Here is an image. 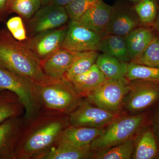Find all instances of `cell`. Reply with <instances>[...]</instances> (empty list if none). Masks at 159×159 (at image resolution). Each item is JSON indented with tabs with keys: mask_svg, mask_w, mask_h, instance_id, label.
I'll use <instances>...</instances> for the list:
<instances>
[{
	"mask_svg": "<svg viewBox=\"0 0 159 159\" xmlns=\"http://www.w3.org/2000/svg\"><path fill=\"white\" fill-rule=\"evenodd\" d=\"M40 87L35 83L6 69L0 64V91L7 90L18 97L25 108V123L37 116L42 107Z\"/></svg>",
	"mask_w": 159,
	"mask_h": 159,
	"instance_id": "obj_4",
	"label": "cell"
},
{
	"mask_svg": "<svg viewBox=\"0 0 159 159\" xmlns=\"http://www.w3.org/2000/svg\"><path fill=\"white\" fill-rule=\"evenodd\" d=\"M129 89V81L125 78L108 80L86 98L104 109L122 113L124 100Z\"/></svg>",
	"mask_w": 159,
	"mask_h": 159,
	"instance_id": "obj_7",
	"label": "cell"
},
{
	"mask_svg": "<svg viewBox=\"0 0 159 159\" xmlns=\"http://www.w3.org/2000/svg\"><path fill=\"white\" fill-rule=\"evenodd\" d=\"M70 17L64 6L50 4L43 6L28 20L30 37L66 25Z\"/></svg>",
	"mask_w": 159,
	"mask_h": 159,
	"instance_id": "obj_10",
	"label": "cell"
},
{
	"mask_svg": "<svg viewBox=\"0 0 159 159\" xmlns=\"http://www.w3.org/2000/svg\"><path fill=\"white\" fill-rule=\"evenodd\" d=\"M107 80L104 74L95 64L89 70L75 77L70 82L78 94L86 98Z\"/></svg>",
	"mask_w": 159,
	"mask_h": 159,
	"instance_id": "obj_19",
	"label": "cell"
},
{
	"mask_svg": "<svg viewBox=\"0 0 159 159\" xmlns=\"http://www.w3.org/2000/svg\"><path fill=\"white\" fill-rule=\"evenodd\" d=\"M7 29L13 38L20 42L28 39L26 29L20 16H16L9 19L6 22Z\"/></svg>",
	"mask_w": 159,
	"mask_h": 159,
	"instance_id": "obj_31",
	"label": "cell"
},
{
	"mask_svg": "<svg viewBox=\"0 0 159 159\" xmlns=\"http://www.w3.org/2000/svg\"><path fill=\"white\" fill-rule=\"evenodd\" d=\"M139 26V19L133 6L119 1L113 6L112 14L105 33L125 36Z\"/></svg>",
	"mask_w": 159,
	"mask_h": 159,
	"instance_id": "obj_12",
	"label": "cell"
},
{
	"mask_svg": "<svg viewBox=\"0 0 159 159\" xmlns=\"http://www.w3.org/2000/svg\"><path fill=\"white\" fill-rule=\"evenodd\" d=\"M67 29L65 25L44 31L22 42L42 62L61 48Z\"/></svg>",
	"mask_w": 159,
	"mask_h": 159,
	"instance_id": "obj_11",
	"label": "cell"
},
{
	"mask_svg": "<svg viewBox=\"0 0 159 159\" xmlns=\"http://www.w3.org/2000/svg\"><path fill=\"white\" fill-rule=\"evenodd\" d=\"M125 78L129 81L144 80L159 84V68L130 61L127 63Z\"/></svg>",
	"mask_w": 159,
	"mask_h": 159,
	"instance_id": "obj_26",
	"label": "cell"
},
{
	"mask_svg": "<svg viewBox=\"0 0 159 159\" xmlns=\"http://www.w3.org/2000/svg\"><path fill=\"white\" fill-rule=\"evenodd\" d=\"M43 109L69 115L84 101L70 82L58 80L40 87Z\"/></svg>",
	"mask_w": 159,
	"mask_h": 159,
	"instance_id": "obj_5",
	"label": "cell"
},
{
	"mask_svg": "<svg viewBox=\"0 0 159 159\" xmlns=\"http://www.w3.org/2000/svg\"><path fill=\"white\" fill-rule=\"evenodd\" d=\"M132 159H159V139L150 124L135 139Z\"/></svg>",
	"mask_w": 159,
	"mask_h": 159,
	"instance_id": "obj_15",
	"label": "cell"
},
{
	"mask_svg": "<svg viewBox=\"0 0 159 159\" xmlns=\"http://www.w3.org/2000/svg\"><path fill=\"white\" fill-rule=\"evenodd\" d=\"M40 1L42 2V5L44 6L51 4L52 0H40Z\"/></svg>",
	"mask_w": 159,
	"mask_h": 159,
	"instance_id": "obj_36",
	"label": "cell"
},
{
	"mask_svg": "<svg viewBox=\"0 0 159 159\" xmlns=\"http://www.w3.org/2000/svg\"><path fill=\"white\" fill-rule=\"evenodd\" d=\"M70 125L69 115L42 108L35 118L25 123L15 159H40L56 146L61 134Z\"/></svg>",
	"mask_w": 159,
	"mask_h": 159,
	"instance_id": "obj_1",
	"label": "cell"
},
{
	"mask_svg": "<svg viewBox=\"0 0 159 159\" xmlns=\"http://www.w3.org/2000/svg\"><path fill=\"white\" fill-rule=\"evenodd\" d=\"M155 35L152 28L139 26L125 36L130 61L136 59L144 52Z\"/></svg>",
	"mask_w": 159,
	"mask_h": 159,
	"instance_id": "obj_18",
	"label": "cell"
},
{
	"mask_svg": "<svg viewBox=\"0 0 159 159\" xmlns=\"http://www.w3.org/2000/svg\"><path fill=\"white\" fill-rule=\"evenodd\" d=\"M96 64L108 80L125 78L127 63L107 54H99Z\"/></svg>",
	"mask_w": 159,
	"mask_h": 159,
	"instance_id": "obj_24",
	"label": "cell"
},
{
	"mask_svg": "<svg viewBox=\"0 0 159 159\" xmlns=\"http://www.w3.org/2000/svg\"><path fill=\"white\" fill-rule=\"evenodd\" d=\"M73 1L74 0H52L51 4L56 6L65 7Z\"/></svg>",
	"mask_w": 159,
	"mask_h": 159,
	"instance_id": "obj_34",
	"label": "cell"
},
{
	"mask_svg": "<svg viewBox=\"0 0 159 159\" xmlns=\"http://www.w3.org/2000/svg\"><path fill=\"white\" fill-rule=\"evenodd\" d=\"M151 124L159 139V104L152 110Z\"/></svg>",
	"mask_w": 159,
	"mask_h": 159,
	"instance_id": "obj_32",
	"label": "cell"
},
{
	"mask_svg": "<svg viewBox=\"0 0 159 159\" xmlns=\"http://www.w3.org/2000/svg\"><path fill=\"white\" fill-rule=\"evenodd\" d=\"M40 0H9L7 5L8 14L16 13L23 19L29 20L40 8Z\"/></svg>",
	"mask_w": 159,
	"mask_h": 159,
	"instance_id": "obj_28",
	"label": "cell"
},
{
	"mask_svg": "<svg viewBox=\"0 0 159 159\" xmlns=\"http://www.w3.org/2000/svg\"><path fill=\"white\" fill-rule=\"evenodd\" d=\"M86 28L77 21H71L61 48L74 52L98 51L100 41L106 35Z\"/></svg>",
	"mask_w": 159,
	"mask_h": 159,
	"instance_id": "obj_9",
	"label": "cell"
},
{
	"mask_svg": "<svg viewBox=\"0 0 159 159\" xmlns=\"http://www.w3.org/2000/svg\"><path fill=\"white\" fill-rule=\"evenodd\" d=\"M123 113H115L91 103L84 102L69 115L70 125L89 128H104Z\"/></svg>",
	"mask_w": 159,
	"mask_h": 159,
	"instance_id": "obj_8",
	"label": "cell"
},
{
	"mask_svg": "<svg viewBox=\"0 0 159 159\" xmlns=\"http://www.w3.org/2000/svg\"><path fill=\"white\" fill-rule=\"evenodd\" d=\"M104 128H89L70 125L61 134L56 146L60 144L77 146L90 145L93 140L102 134Z\"/></svg>",
	"mask_w": 159,
	"mask_h": 159,
	"instance_id": "obj_17",
	"label": "cell"
},
{
	"mask_svg": "<svg viewBox=\"0 0 159 159\" xmlns=\"http://www.w3.org/2000/svg\"><path fill=\"white\" fill-rule=\"evenodd\" d=\"M126 1L130 2L135 3L136 4V3L142 1V0H126Z\"/></svg>",
	"mask_w": 159,
	"mask_h": 159,
	"instance_id": "obj_37",
	"label": "cell"
},
{
	"mask_svg": "<svg viewBox=\"0 0 159 159\" xmlns=\"http://www.w3.org/2000/svg\"><path fill=\"white\" fill-rule=\"evenodd\" d=\"M113 11V6H110L102 0H99L77 21L93 31L105 33Z\"/></svg>",
	"mask_w": 159,
	"mask_h": 159,
	"instance_id": "obj_14",
	"label": "cell"
},
{
	"mask_svg": "<svg viewBox=\"0 0 159 159\" xmlns=\"http://www.w3.org/2000/svg\"><path fill=\"white\" fill-rule=\"evenodd\" d=\"M159 6L157 0H142L134 5V10L140 26L152 29L157 16Z\"/></svg>",
	"mask_w": 159,
	"mask_h": 159,
	"instance_id": "obj_25",
	"label": "cell"
},
{
	"mask_svg": "<svg viewBox=\"0 0 159 159\" xmlns=\"http://www.w3.org/2000/svg\"><path fill=\"white\" fill-rule=\"evenodd\" d=\"M152 110L137 115L122 113L103 129L102 134L91 143V150L98 152L135 139L151 124Z\"/></svg>",
	"mask_w": 159,
	"mask_h": 159,
	"instance_id": "obj_3",
	"label": "cell"
},
{
	"mask_svg": "<svg viewBox=\"0 0 159 159\" xmlns=\"http://www.w3.org/2000/svg\"><path fill=\"white\" fill-rule=\"evenodd\" d=\"M25 121L23 116L9 118L0 124V159H15V152Z\"/></svg>",
	"mask_w": 159,
	"mask_h": 159,
	"instance_id": "obj_13",
	"label": "cell"
},
{
	"mask_svg": "<svg viewBox=\"0 0 159 159\" xmlns=\"http://www.w3.org/2000/svg\"><path fill=\"white\" fill-rule=\"evenodd\" d=\"M98 51L123 62L130 61L125 36L107 34L100 41Z\"/></svg>",
	"mask_w": 159,
	"mask_h": 159,
	"instance_id": "obj_21",
	"label": "cell"
},
{
	"mask_svg": "<svg viewBox=\"0 0 159 159\" xmlns=\"http://www.w3.org/2000/svg\"><path fill=\"white\" fill-rule=\"evenodd\" d=\"M129 81V92L125 97L122 113L137 115L152 110L159 104V84L144 80Z\"/></svg>",
	"mask_w": 159,
	"mask_h": 159,
	"instance_id": "obj_6",
	"label": "cell"
},
{
	"mask_svg": "<svg viewBox=\"0 0 159 159\" xmlns=\"http://www.w3.org/2000/svg\"><path fill=\"white\" fill-rule=\"evenodd\" d=\"M9 0H0V21L4 20L8 16L7 5Z\"/></svg>",
	"mask_w": 159,
	"mask_h": 159,
	"instance_id": "obj_33",
	"label": "cell"
},
{
	"mask_svg": "<svg viewBox=\"0 0 159 159\" xmlns=\"http://www.w3.org/2000/svg\"><path fill=\"white\" fill-rule=\"evenodd\" d=\"M0 64L40 86L58 81L49 78L43 71L41 61L6 29L0 30Z\"/></svg>",
	"mask_w": 159,
	"mask_h": 159,
	"instance_id": "obj_2",
	"label": "cell"
},
{
	"mask_svg": "<svg viewBox=\"0 0 159 159\" xmlns=\"http://www.w3.org/2000/svg\"><path fill=\"white\" fill-rule=\"evenodd\" d=\"M74 56V52L65 49H58L42 61L44 73L51 80H61L70 66Z\"/></svg>",
	"mask_w": 159,
	"mask_h": 159,
	"instance_id": "obj_16",
	"label": "cell"
},
{
	"mask_svg": "<svg viewBox=\"0 0 159 159\" xmlns=\"http://www.w3.org/2000/svg\"><path fill=\"white\" fill-rule=\"evenodd\" d=\"M131 62L159 68V36L156 34L153 40L144 52Z\"/></svg>",
	"mask_w": 159,
	"mask_h": 159,
	"instance_id": "obj_29",
	"label": "cell"
},
{
	"mask_svg": "<svg viewBox=\"0 0 159 159\" xmlns=\"http://www.w3.org/2000/svg\"><path fill=\"white\" fill-rule=\"evenodd\" d=\"M99 0H74L65 6L71 21H77Z\"/></svg>",
	"mask_w": 159,
	"mask_h": 159,
	"instance_id": "obj_30",
	"label": "cell"
},
{
	"mask_svg": "<svg viewBox=\"0 0 159 159\" xmlns=\"http://www.w3.org/2000/svg\"><path fill=\"white\" fill-rule=\"evenodd\" d=\"M90 145L77 146L60 144L45 153L40 159H93Z\"/></svg>",
	"mask_w": 159,
	"mask_h": 159,
	"instance_id": "obj_20",
	"label": "cell"
},
{
	"mask_svg": "<svg viewBox=\"0 0 159 159\" xmlns=\"http://www.w3.org/2000/svg\"><path fill=\"white\" fill-rule=\"evenodd\" d=\"M152 30L154 31L155 33L157 35L159 36V6L158 9V11L157 16L155 21L154 23L153 26L152 28Z\"/></svg>",
	"mask_w": 159,
	"mask_h": 159,
	"instance_id": "obj_35",
	"label": "cell"
},
{
	"mask_svg": "<svg viewBox=\"0 0 159 159\" xmlns=\"http://www.w3.org/2000/svg\"><path fill=\"white\" fill-rule=\"evenodd\" d=\"M157 2H158V3L159 5V0H157Z\"/></svg>",
	"mask_w": 159,
	"mask_h": 159,
	"instance_id": "obj_38",
	"label": "cell"
},
{
	"mask_svg": "<svg viewBox=\"0 0 159 159\" xmlns=\"http://www.w3.org/2000/svg\"><path fill=\"white\" fill-rule=\"evenodd\" d=\"M25 111L16 94L7 90L0 91V124L11 117L23 116Z\"/></svg>",
	"mask_w": 159,
	"mask_h": 159,
	"instance_id": "obj_23",
	"label": "cell"
},
{
	"mask_svg": "<svg viewBox=\"0 0 159 159\" xmlns=\"http://www.w3.org/2000/svg\"><path fill=\"white\" fill-rule=\"evenodd\" d=\"M135 139H131L98 152L94 153L93 159H132Z\"/></svg>",
	"mask_w": 159,
	"mask_h": 159,
	"instance_id": "obj_27",
	"label": "cell"
},
{
	"mask_svg": "<svg viewBox=\"0 0 159 159\" xmlns=\"http://www.w3.org/2000/svg\"><path fill=\"white\" fill-rule=\"evenodd\" d=\"M99 55L96 51L74 52L73 61L64 75L62 80L70 82L75 77L85 73L96 64Z\"/></svg>",
	"mask_w": 159,
	"mask_h": 159,
	"instance_id": "obj_22",
	"label": "cell"
}]
</instances>
